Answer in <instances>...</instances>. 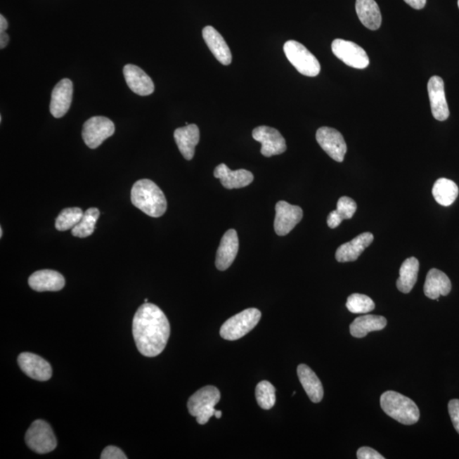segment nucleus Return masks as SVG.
Masks as SVG:
<instances>
[{
  "label": "nucleus",
  "mask_w": 459,
  "mask_h": 459,
  "mask_svg": "<svg viewBox=\"0 0 459 459\" xmlns=\"http://www.w3.org/2000/svg\"><path fill=\"white\" fill-rule=\"evenodd\" d=\"M303 218L300 207L292 205L285 201L276 205L274 229L278 235H286L299 224Z\"/></svg>",
  "instance_id": "obj_12"
},
{
  "label": "nucleus",
  "mask_w": 459,
  "mask_h": 459,
  "mask_svg": "<svg viewBox=\"0 0 459 459\" xmlns=\"http://www.w3.org/2000/svg\"><path fill=\"white\" fill-rule=\"evenodd\" d=\"M357 209L356 202L349 197H342L337 202V209L335 212L341 221L349 219L353 217Z\"/></svg>",
  "instance_id": "obj_33"
},
{
  "label": "nucleus",
  "mask_w": 459,
  "mask_h": 459,
  "mask_svg": "<svg viewBox=\"0 0 459 459\" xmlns=\"http://www.w3.org/2000/svg\"><path fill=\"white\" fill-rule=\"evenodd\" d=\"M347 307L351 313L364 314L375 310V304L367 295L353 294L349 296Z\"/></svg>",
  "instance_id": "obj_32"
},
{
  "label": "nucleus",
  "mask_w": 459,
  "mask_h": 459,
  "mask_svg": "<svg viewBox=\"0 0 459 459\" xmlns=\"http://www.w3.org/2000/svg\"><path fill=\"white\" fill-rule=\"evenodd\" d=\"M406 3L415 10H421L426 5V0H404Z\"/></svg>",
  "instance_id": "obj_37"
},
{
  "label": "nucleus",
  "mask_w": 459,
  "mask_h": 459,
  "mask_svg": "<svg viewBox=\"0 0 459 459\" xmlns=\"http://www.w3.org/2000/svg\"><path fill=\"white\" fill-rule=\"evenodd\" d=\"M332 51L337 58H339L347 66L364 69L368 67L369 58L363 48L355 43L337 39L332 43Z\"/></svg>",
  "instance_id": "obj_9"
},
{
  "label": "nucleus",
  "mask_w": 459,
  "mask_h": 459,
  "mask_svg": "<svg viewBox=\"0 0 459 459\" xmlns=\"http://www.w3.org/2000/svg\"><path fill=\"white\" fill-rule=\"evenodd\" d=\"M448 412L455 429L459 434V400H451L448 403Z\"/></svg>",
  "instance_id": "obj_35"
},
{
  "label": "nucleus",
  "mask_w": 459,
  "mask_h": 459,
  "mask_svg": "<svg viewBox=\"0 0 459 459\" xmlns=\"http://www.w3.org/2000/svg\"><path fill=\"white\" fill-rule=\"evenodd\" d=\"M7 20L4 18V15H0V32H6L8 28Z\"/></svg>",
  "instance_id": "obj_39"
},
{
  "label": "nucleus",
  "mask_w": 459,
  "mask_h": 459,
  "mask_svg": "<svg viewBox=\"0 0 459 459\" xmlns=\"http://www.w3.org/2000/svg\"><path fill=\"white\" fill-rule=\"evenodd\" d=\"M420 262L414 257L408 258L400 268V278L397 279L398 290L404 294L411 292L417 282Z\"/></svg>",
  "instance_id": "obj_27"
},
{
  "label": "nucleus",
  "mask_w": 459,
  "mask_h": 459,
  "mask_svg": "<svg viewBox=\"0 0 459 459\" xmlns=\"http://www.w3.org/2000/svg\"><path fill=\"white\" fill-rule=\"evenodd\" d=\"M214 416L216 418H221V416H222V412L219 411V410H216V412H215Z\"/></svg>",
  "instance_id": "obj_40"
},
{
  "label": "nucleus",
  "mask_w": 459,
  "mask_h": 459,
  "mask_svg": "<svg viewBox=\"0 0 459 459\" xmlns=\"http://www.w3.org/2000/svg\"><path fill=\"white\" fill-rule=\"evenodd\" d=\"M79 208L65 209L56 219V228L60 231L72 230L79 224L84 215Z\"/></svg>",
  "instance_id": "obj_30"
},
{
  "label": "nucleus",
  "mask_w": 459,
  "mask_h": 459,
  "mask_svg": "<svg viewBox=\"0 0 459 459\" xmlns=\"http://www.w3.org/2000/svg\"><path fill=\"white\" fill-rule=\"evenodd\" d=\"M179 150L186 160H192L195 155V148L200 140V132L196 124H188L178 128L174 133Z\"/></svg>",
  "instance_id": "obj_21"
},
{
  "label": "nucleus",
  "mask_w": 459,
  "mask_h": 459,
  "mask_svg": "<svg viewBox=\"0 0 459 459\" xmlns=\"http://www.w3.org/2000/svg\"><path fill=\"white\" fill-rule=\"evenodd\" d=\"M239 240L237 231L230 229L223 235L218 247L215 266L219 271H226L233 265L237 257Z\"/></svg>",
  "instance_id": "obj_16"
},
{
  "label": "nucleus",
  "mask_w": 459,
  "mask_h": 459,
  "mask_svg": "<svg viewBox=\"0 0 459 459\" xmlns=\"http://www.w3.org/2000/svg\"><path fill=\"white\" fill-rule=\"evenodd\" d=\"M356 11L361 23L368 30H379L382 15L379 6L375 0H356Z\"/></svg>",
  "instance_id": "obj_25"
},
{
  "label": "nucleus",
  "mask_w": 459,
  "mask_h": 459,
  "mask_svg": "<svg viewBox=\"0 0 459 459\" xmlns=\"http://www.w3.org/2000/svg\"><path fill=\"white\" fill-rule=\"evenodd\" d=\"M10 41V37L6 32H0V48L4 49L6 47L8 43Z\"/></svg>",
  "instance_id": "obj_38"
},
{
  "label": "nucleus",
  "mask_w": 459,
  "mask_h": 459,
  "mask_svg": "<svg viewBox=\"0 0 459 459\" xmlns=\"http://www.w3.org/2000/svg\"><path fill=\"white\" fill-rule=\"evenodd\" d=\"M100 216L99 210L96 208H91L85 211L82 219L75 228L72 230V234L77 238H84L89 237L94 233L97 221Z\"/></svg>",
  "instance_id": "obj_29"
},
{
  "label": "nucleus",
  "mask_w": 459,
  "mask_h": 459,
  "mask_svg": "<svg viewBox=\"0 0 459 459\" xmlns=\"http://www.w3.org/2000/svg\"><path fill=\"white\" fill-rule=\"evenodd\" d=\"M387 320L382 316H359L351 324V335L355 338H363L370 332L380 331L387 327Z\"/></svg>",
  "instance_id": "obj_26"
},
{
  "label": "nucleus",
  "mask_w": 459,
  "mask_h": 459,
  "mask_svg": "<svg viewBox=\"0 0 459 459\" xmlns=\"http://www.w3.org/2000/svg\"><path fill=\"white\" fill-rule=\"evenodd\" d=\"M221 400V392L214 387H205L198 389L188 402L190 415L196 417L199 425L208 423L209 418L214 416L215 405Z\"/></svg>",
  "instance_id": "obj_4"
},
{
  "label": "nucleus",
  "mask_w": 459,
  "mask_h": 459,
  "mask_svg": "<svg viewBox=\"0 0 459 459\" xmlns=\"http://www.w3.org/2000/svg\"><path fill=\"white\" fill-rule=\"evenodd\" d=\"M28 448L39 454L52 452L58 446V441L51 425L47 422L35 420L27 429L25 436Z\"/></svg>",
  "instance_id": "obj_7"
},
{
  "label": "nucleus",
  "mask_w": 459,
  "mask_h": 459,
  "mask_svg": "<svg viewBox=\"0 0 459 459\" xmlns=\"http://www.w3.org/2000/svg\"><path fill=\"white\" fill-rule=\"evenodd\" d=\"M452 290V283L444 272L437 269H432L426 277L424 292L428 298L437 299L441 295H449Z\"/></svg>",
  "instance_id": "obj_23"
},
{
  "label": "nucleus",
  "mask_w": 459,
  "mask_h": 459,
  "mask_svg": "<svg viewBox=\"0 0 459 459\" xmlns=\"http://www.w3.org/2000/svg\"><path fill=\"white\" fill-rule=\"evenodd\" d=\"M73 85L70 79H63L56 85L51 94L50 110L53 117L60 119L67 115L71 107Z\"/></svg>",
  "instance_id": "obj_15"
},
{
  "label": "nucleus",
  "mask_w": 459,
  "mask_h": 459,
  "mask_svg": "<svg viewBox=\"0 0 459 459\" xmlns=\"http://www.w3.org/2000/svg\"><path fill=\"white\" fill-rule=\"evenodd\" d=\"M115 132V126L112 121L103 116L92 117L85 122L82 136L84 143L89 148H98L105 140L111 137Z\"/></svg>",
  "instance_id": "obj_8"
},
{
  "label": "nucleus",
  "mask_w": 459,
  "mask_h": 459,
  "mask_svg": "<svg viewBox=\"0 0 459 459\" xmlns=\"http://www.w3.org/2000/svg\"><path fill=\"white\" fill-rule=\"evenodd\" d=\"M131 202L134 206L148 214L158 218L166 212L167 200L162 190L152 181H138L131 189Z\"/></svg>",
  "instance_id": "obj_2"
},
{
  "label": "nucleus",
  "mask_w": 459,
  "mask_h": 459,
  "mask_svg": "<svg viewBox=\"0 0 459 459\" xmlns=\"http://www.w3.org/2000/svg\"><path fill=\"white\" fill-rule=\"evenodd\" d=\"M145 303H148V299H145Z\"/></svg>",
  "instance_id": "obj_42"
},
{
  "label": "nucleus",
  "mask_w": 459,
  "mask_h": 459,
  "mask_svg": "<svg viewBox=\"0 0 459 459\" xmlns=\"http://www.w3.org/2000/svg\"><path fill=\"white\" fill-rule=\"evenodd\" d=\"M254 139L261 143V153L263 156L270 157L280 155L287 150L285 139L278 129L268 127V126H259L252 133Z\"/></svg>",
  "instance_id": "obj_10"
},
{
  "label": "nucleus",
  "mask_w": 459,
  "mask_h": 459,
  "mask_svg": "<svg viewBox=\"0 0 459 459\" xmlns=\"http://www.w3.org/2000/svg\"><path fill=\"white\" fill-rule=\"evenodd\" d=\"M428 92L432 115L438 121H445L450 115L448 104L445 96L444 81L433 76L429 80Z\"/></svg>",
  "instance_id": "obj_14"
},
{
  "label": "nucleus",
  "mask_w": 459,
  "mask_h": 459,
  "mask_svg": "<svg viewBox=\"0 0 459 459\" xmlns=\"http://www.w3.org/2000/svg\"><path fill=\"white\" fill-rule=\"evenodd\" d=\"M132 331L141 354L154 357L161 354L167 345L170 325L160 307L145 303L134 316Z\"/></svg>",
  "instance_id": "obj_1"
},
{
  "label": "nucleus",
  "mask_w": 459,
  "mask_h": 459,
  "mask_svg": "<svg viewBox=\"0 0 459 459\" xmlns=\"http://www.w3.org/2000/svg\"><path fill=\"white\" fill-rule=\"evenodd\" d=\"M255 396L259 407L269 410L276 403V389L270 382H259L255 389Z\"/></svg>",
  "instance_id": "obj_31"
},
{
  "label": "nucleus",
  "mask_w": 459,
  "mask_h": 459,
  "mask_svg": "<svg viewBox=\"0 0 459 459\" xmlns=\"http://www.w3.org/2000/svg\"><path fill=\"white\" fill-rule=\"evenodd\" d=\"M214 176L221 180V185L226 189L245 188L254 181V174L249 170L230 169L225 164H221L214 169Z\"/></svg>",
  "instance_id": "obj_17"
},
{
  "label": "nucleus",
  "mask_w": 459,
  "mask_h": 459,
  "mask_svg": "<svg viewBox=\"0 0 459 459\" xmlns=\"http://www.w3.org/2000/svg\"><path fill=\"white\" fill-rule=\"evenodd\" d=\"M2 237H3V229H2V227H1V228H0V238H2Z\"/></svg>",
  "instance_id": "obj_41"
},
{
  "label": "nucleus",
  "mask_w": 459,
  "mask_h": 459,
  "mask_svg": "<svg viewBox=\"0 0 459 459\" xmlns=\"http://www.w3.org/2000/svg\"><path fill=\"white\" fill-rule=\"evenodd\" d=\"M283 51L287 60L299 73L307 77L319 75L321 65L318 60L302 44L290 40L284 44Z\"/></svg>",
  "instance_id": "obj_6"
},
{
  "label": "nucleus",
  "mask_w": 459,
  "mask_h": 459,
  "mask_svg": "<svg viewBox=\"0 0 459 459\" xmlns=\"http://www.w3.org/2000/svg\"><path fill=\"white\" fill-rule=\"evenodd\" d=\"M101 459H127L123 451L115 446H108L103 450Z\"/></svg>",
  "instance_id": "obj_34"
},
{
  "label": "nucleus",
  "mask_w": 459,
  "mask_h": 459,
  "mask_svg": "<svg viewBox=\"0 0 459 459\" xmlns=\"http://www.w3.org/2000/svg\"><path fill=\"white\" fill-rule=\"evenodd\" d=\"M357 458L358 459H384L382 455L377 452L376 450L368 446L359 448L357 451Z\"/></svg>",
  "instance_id": "obj_36"
},
{
  "label": "nucleus",
  "mask_w": 459,
  "mask_h": 459,
  "mask_svg": "<svg viewBox=\"0 0 459 459\" xmlns=\"http://www.w3.org/2000/svg\"><path fill=\"white\" fill-rule=\"evenodd\" d=\"M375 239L370 233H364L357 235L351 242L345 243L336 251L335 258L340 263L356 261L363 251L370 246Z\"/></svg>",
  "instance_id": "obj_19"
},
{
  "label": "nucleus",
  "mask_w": 459,
  "mask_h": 459,
  "mask_svg": "<svg viewBox=\"0 0 459 459\" xmlns=\"http://www.w3.org/2000/svg\"><path fill=\"white\" fill-rule=\"evenodd\" d=\"M380 406L388 416L401 424L411 425L420 420V409L415 402L400 393L384 392L380 397Z\"/></svg>",
  "instance_id": "obj_3"
},
{
  "label": "nucleus",
  "mask_w": 459,
  "mask_h": 459,
  "mask_svg": "<svg viewBox=\"0 0 459 459\" xmlns=\"http://www.w3.org/2000/svg\"><path fill=\"white\" fill-rule=\"evenodd\" d=\"M316 141L323 151L336 162H343L347 146L341 133L335 129L322 127L316 131Z\"/></svg>",
  "instance_id": "obj_11"
},
{
  "label": "nucleus",
  "mask_w": 459,
  "mask_h": 459,
  "mask_svg": "<svg viewBox=\"0 0 459 459\" xmlns=\"http://www.w3.org/2000/svg\"><path fill=\"white\" fill-rule=\"evenodd\" d=\"M432 193L439 205L448 207L452 205L458 196L456 183L448 179L441 178L434 182Z\"/></svg>",
  "instance_id": "obj_28"
},
{
  "label": "nucleus",
  "mask_w": 459,
  "mask_h": 459,
  "mask_svg": "<svg viewBox=\"0 0 459 459\" xmlns=\"http://www.w3.org/2000/svg\"><path fill=\"white\" fill-rule=\"evenodd\" d=\"M458 6L459 8V0H458Z\"/></svg>",
  "instance_id": "obj_43"
},
{
  "label": "nucleus",
  "mask_w": 459,
  "mask_h": 459,
  "mask_svg": "<svg viewBox=\"0 0 459 459\" xmlns=\"http://www.w3.org/2000/svg\"><path fill=\"white\" fill-rule=\"evenodd\" d=\"M298 377L309 398L318 403L323 398V387L318 377L307 365L300 364L297 368Z\"/></svg>",
  "instance_id": "obj_24"
},
{
  "label": "nucleus",
  "mask_w": 459,
  "mask_h": 459,
  "mask_svg": "<svg viewBox=\"0 0 459 459\" xmlns=\"http://www.w3.org/2000/svg\"><path fill=\"white\" fill-rule=\"evenodd\" d=\"M18 361L22 372L32 379L38 381H47L52 376L51 364L34 353H22L19 355Z\"/></svg>",
  "instance_id": "obj_13"
},
{
  "label": "nucleus",
  "mask_w": 459,
  "mask_h": 459,
  "mask_svg": "<svg viewBox=\"0 0 459 459\" xmlns=\"http://www.w3.org/2000/svg\"><path fill=\"white\" fill-rule=\"evenodd\" d=\"M124 75L128 86L136 94L146 96L152 95L155 89L153 80L136 65L128 64L124 67Z\"/></svg>",
  "instance_id": "obj_18"
},
{
  "label": "nucleus",
  "mask_w": 459,
  "mask_h": 459,
  "mask_svg": "<svg viewBox=\"0 0 459 459\" xmlns=\"http://www.w3.org/2000/svg\"><path fill=\"white\" fill-rule=\"evenodd\" d=\"M202 37L214 58L221 64L228 66L233 60V56L221 34L214 27L207 26L202 30Z\"/></svg>",
  "instance_id": "obj_20"
},
{
  "label": "nucleus",
  "mask_w": 459,
  "mask_h": 459,
  "mask_svg": "<svg viewBox=\"0 0 459 459\" xmlns=\"http://www.w3.org/2000/svg\"><path fill=\"white\" fill-rule=\"evenodd\" d=\"M261 318V312L258 309H247L227 320L222 325L219 334L226 340H238L253 330Z\"/></svg>",
  "instance_id": "obj_5"
},
{
  "label": "nucleus",
  "mask_w": 459,
  "mask_h": 459,
  "mask_svg": "<svg viewBox=\"0 0 459 459\" xmlns=\"http://www.w3.org/2000/svg\"><path fill=\"white\" fill-rule=\"evenodd\" d=\"M28 284L32 290L38 292L60 291L65 286L63 276L52 270H41L34 272L28 279Z\"/></svg>",
  "instance_id": "obj_22"
}]
</instances>
